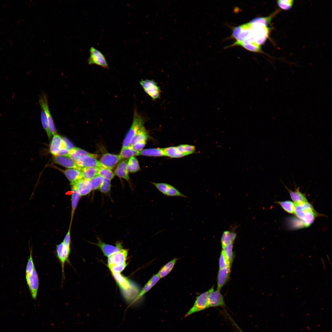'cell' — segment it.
<instances>
[{"label":"cell","instance_id":"6da1fadb","mask_svg":"<svg viewBox=\"0 0 332 332\" xmlns=\"http://www.w3.org/2000/svg\"><path fill=\"white\" fill-rule=\"evenodd\" d=\"M294 214L304 223L305 226H309L317 216V213L312 205L307 202H298L294 203Z\"/></svg>","mask_w":332,"mask_h":332},{"label":"cell","instance_id":"7a4b0ae2","mask_svg":"<svg viewBox=\"0 0 332 332\" xmlns=\"http://www.w3.org/2000/svg\"><path fill=\"white\" fill-rule=\"evenodd\" d=\"M145 122L144 118L137 111H134L132 124L129 129L123 142L121 149L129 146L131 140L135 135L144 126Z\"/></svg>","mask_w":332,"mask_h":332},{"label":"cell","instance_id":"3957f363","mask_svg":"<svg viewBox=\"0 0 332 332\" xmlns=\"http://www.w3.org/2000/svg\"><path fill=\"white\" fill-rule=\"evenodd\" d=\"M249 22L252 30L254 42L260 45L264 43L268 38L270 29L267 25L251 21Z\"/></svg>","mask_w":332,"mask_h":332},{"label":"cell","instance_id":"277c9868","mask_svg":"<svg viewBox=\"0 0 332 332\" xmlns=\"http://www.w3.org/2000/svg\"><path fill=\"white\" fill-rule=\"evenodd\" d=\"M213 290V288H211L197 297L193 306L185 314L184 317L209 308L208 295L209 292Z\"/></svg>","mask_w":332,"mask_h":332},{"label":"cell","instance_id":"5b68a950","mask_svg":"<svg viewBox=\"0 0 332 332\" xmlns=\"http://www.w3.org/2000/svg\"><path fill=\"white\" fill-rule=\"evenodd\" d=\"M157 189L164 195L168 197H181L188 198L173 186L166 183L151 182Z\"/></svg>","mask_w":332,"mask_h":332},{"label":"cell","instance_id":"8992f818","mask_svg":"<svg viewBox=\"0 0 332 332\" xmlns=\"http://www.w3.org/2000/svg\"><path fill=\"white\" fill-rule=\"evenodd\" d=\"M140 83L144 91L153 100L159 97L160 90L157 84L153 80H142Z\"/></svg>","mask_w":332,"mask_h":332},{"label":"cell","instance_id":"52a82bcc","mask_svg":"<svg viewBox=\"0 0 332 332\" xmlns=\"http://www.w3.org/2000/svg\"><path fill=\"white\" fill-rule=\"evenodd\" d=\"M90 56L88 60L89 65L95 64L103 68L109 69V65L104 54L93 47L89 49Z\"/></svg>","mask_w":332,"mask_h":332},{"label":"cell","instance_id":"ba28073f","mask_svg":"<svg viewBox=\"0 0 332 332\" xmlns=\"http://www.w3.org/2000/svg\"><path fill=\"white\" fill-rule=\"evenodd\" d=\"M56 251L57 257L61 265L62 277L64 278L65 264L66 262H69V258L70 252V246L65 245L62 242L57 245Z\"/></svg>","mask_w":332,"mask_h":332},{"label":"cell","instance_id":"9c48e42d","mask_svg":"<svg viewBox=\"0 0 332 332\" xmlns=\"http://www.w3.org/2000/svg\"><path fill=\"white\" fill-rule=\"evenodd\" d=\"M39 103L41 109L44 111L48 122L49 127L52 135L56 134V130L49 109L47 97L45 94L43 93L40 96Z\"/></svg>","mask_w":332,"mask_h":332},{"label":"cell","instance_id":"30bf717a","mask_svg":"<svg viewBox=\"0 0 332 332\" xmlns=\"http://www.w3.org/2000/svg\"><path fill=\"white\" fill-rule=\"evenodd\" d=\"M26 278L32 297L36 299L39 286V279L35 268L29 276Z\"/></svg>","mask_w":332,"mask_h":332},{"label":"cell","instance_id":"8fae6325","mask_svg":"<svg viewBox=\"0 0 332 332\" xmlns=\"http://www.w3.org/2000/svg\"><path fill=\"white\" fill-rule=\"evenodd\" d=\"M121 160L119 155L107 153L101 156L99 161L103 167L111 170Z\"/></svg>","mask_w":332,"mask_h":332},{"label":"cell","instance_id":"7c38bea8","mask_svg":"<svg viewBox=\"0 0 332 332\" xmlns=\"http://www.w3.org/2000/svg\"><path fill=\"white\" fill-rule=\"evenodd\" d=\"M208 301L209 307L225 306L223 297L220 290H213L210 291L208 295Z\"/></svg>","mask_w":332,"mask_h":332},{"label":"cell","instance_id":"4fadbf2b","mask_svg":"<svg viewBox=\"0 0 332 332\" xmlns=\"http://www.w3.org/2000/svg\"><path fill=\"white\" fill-rule=\"evenodd\" d=\"M128 254V250L123 249L108 257V266L119 265L126 262Z\"/></svg>","mask_w":332,"mask_h":332},{"label":"cell","instance_id":"5bb4252c","mask_svg":"<svg viewBox=\"0 0 332 332\" xmlns=\"http://www.w3.org/2000/svg\"><path fill=\"white\" fill-rule=\"evenodd\" d=\"M97 155L85 156L79 159L77 164L82 168L96 167L100 168L103 167L97 159Z\"/></svg>","mask_w":332,"mask_h":332},{"label":"cell","instance_id":"9a60e30c","mask_svg":"<svg viewBox=\"0 0 332 332\" xmlns=\"http://www.w3.org/2000/svg\"><path fill=\"white\" fill-rule=\"evenodd\" d=\"M93 244L98 247L104 255L107 257L123 249L121 243H118L116 246H114L105 243L99 238L98 239L97 243Z\"/></svg>","mask_w":332,"mask_h":332},{"label":"cell","instance_id":"2e32d148","mask_svg":"<svg viewBox=\"0 0 332 332\" xmlns=\"http://www.w3.org/2000/svg\"><path fill=\"white\" fill-rule=\"evenodd\" d=\"M54 162L65 167L81 170L82 167L70 158L64 156H54L53 159Z\"/></svg>","mask_w":332,"mask_h":332},{"label":"cell","instance_id":"e0dca14e","mask_svg":"<svg viewBox=\"0 0 332 332\" xmlns=\"http://www.w3.org/2000/svg\"><path fill=\"white\" fill-rule=\"evenodd\" d=\"M231 266L219 269L217 276V290H220L228 280L231 272Z\"/></svg>","mask_w":332,"mask_h":332},{"label":"cell","instance_id":"ac0fdd59","mask_svg":"<svg viewBox=\"0 0 332 332\" xmlns=\"http://www.w3.org/2000/svg\"><path fill=\"white\" fill-rule=\"evenodd\" d=\"M63 148H66L62 138L57 134L53 135L50 146V152L56 156L58 152Z\"/></svg>","mask_w":332,"mask_h":332},{"label":"cell","instance_id":"d6986e66","mask_svg":"<svg viewBox=\"0 0 332 332\" xmlns=\"http://www.w3.org/2000/svg\"><path fill=\"white\" fill-rule=\"evenodd\" d=\"M237 45L241 46L245 49L251 52L257 53L262 52L260 45L255 42H250L246 41H236L233 44L229 46L233 47Z\"/></svg>","mask_w":332,"mask_h":332},{"label":"cell","instance_id":"ffe728a7","mask_svg":"<svg viewBox=\"0 0 332 332\" xmlns=\"http://www.w3.org/2000/svg\"><path fill=\"white\" fill-rule=\"evenodd\" d=\"M65 175L69 180L70 184H72L77 181L82 179L81 170L75 169H69L63 170H60Z\"/></svg>","mask_w":332,"mask_h":332},{"label":"cell","instance_id":"44dd1931","mask_svg":"<svg viewBox=\"0 0 332 332\" xmlns=\"http://www.w3.org/2000/svg\"><path fill=\"white\" fill-rule=\"evenodd\" d=\"M128 161V160H126L120 162L116 168L114 173L119 177L124 178L129 181V172L127 166Z\"/></svg>","mask_w":332,"mask_h":332},{"label":"cell","instance_id":"7402d4cb","mask_svg":"<svg viewBox=\"0 0 332 332\" xmlns=\"http://www.w3.org/2000/svg\"><path fill=\"white\" fill-rule=\"evenodd\" d=\"M111 273L122 291L126 290L133 285L128 279L120 273Z\"/></svg>","mask_w":332,"mask_h":332},{"label":"cell","instance_id":"603a6c76","mask_svg":"<svg viewBox=\"0 0 332 332\" xmlns=\"http://www.w3.org/2000/svg\"><path fill=\"white\" fill-rule=\"evenodd\" d=\"M71 185L77 189L81 196L87 195L91 191L89 187L88 180L83 179Z\"/></svg>","mask_w":332,"mask_h":332},{"label":"cell","instance_id":"cb8c5ba5","mask_svg":"<svg viewBox=\"0 0 332 332\" xmlns=\"http://www.w3.org/2000/svg\"><path fill=\"white\" fill-rule=\"evenodd\" d=\"M160 279L157 273L153 275L139 293L135 302L140 298L144 294L150 290L158 282Z\"/></svg>","mask_w":332,"mask_h":332},{"label":"cell","instance_id":"d4e9b609","mask_svg":"<svg viewBox=\"0 0 332 332\" xmlns=\"http://www.w3.org/2000/svg\"><path fill=\"white\" fill-rule=\"evenodd\" d=\"M95 154L90 153L79 148L74 147L69 151L67 157L77 162L82 157L86 156L94 155Z\"/></svg>","mask_w":332,"mask_h":332},{"label":"cell","instance_id":"484cf974","mask_svg":"<svg viewBox=\"0 0 332 332\" xmlns=\"http://www.w3.org/2000/svg\"><path fill=\"white\" fill-rule=\"evenodd\" d=\"M149 138L150 136L148 131L144 127L140 129L133 137L130 145L137 142H146Z\"/></svg>","mask_w":332,"mask_h":332},{"label":"cell","instance_id":"4316f807","mask_svg":"<svg viewBox=\"0 0 332 332\" xmlns=\"http://www.w3.org/2000/svg\"><path fill=\"white\" fill-rule=\"evenodd\" d=\"M98 169L96 167L82 168L81 170L82 179L88 180L98 176Z\"/></svg>","mask_w":332,"mask_h":332},{"label":"cell","instance_id":"83f0119b","mask_svg":"<svg viewBox=\"0 0 332 332\" xmlns=\"http://www.w3.org/2000/svg\"><path fill=\"white\" fill-rule=\"evenodd\" d=\"M178 259L177 258H174L160 268L157 273L160 278L166 276L170 272Z\"/></svg>","mask_w":332,"mask_h":332},{"label":"cell","instance_id":"f1b7e54d","mask_svg":"<svg viewBox=\"0 0 332 332\" xmlns=\"http://www.w3.org/2000/svg\"><path fill=\"white\" fill-rule=\"evenodd\" d=\"M140 155L158 157L165 156L162 148H153L143 149L140 151Z\"/></svg>","mask_w":332,"mask_h":332},{"label":"cell","instance_id":"f546056e","mask_svg":"<svg viewBox=\"0 0 332 332\" xmlns=\"http://www.w3.org/2000/svg\"><path fill=\"white\" fill-rule=\"evenodd\" d=\"M236 237V234L229 231H224L221 238V245L223 248L231 243H233Z\"/></svg>","mask_w":332,"mask_h":332},{"label":"cell","instance_id":"4dcf8cb0","mask_svg":"<svg viewBox=\"0 0 332 332\" xmlns=\"http://www.w3.org/2000/svg\"><path fill=\"white\" fill-rule=\"evenodd\" d=\"M288 191L290 197L294 202H307V200L305 195L301 193L299 190V188H296L294 191H292L285 186Z\"/></svg>","mask_w":332,"mask_h":332},{"label":"cell","instance_id":"1f68e13d","mask_svg":"<svg viewBox=\"0 0 332 332\" xmlns=\"http://www.w3.org/2000/svg\"><path fill=\"white\" fill-rule=\"evenodd\" d=\"M140 155V151H136L129 146L121 149L119 155L122 160Z\"/></svg>","mask_w":332,"mask_h":332},{"label":"cell","instance_id":"d6a6232c","mask_svg":"<svg viewBox=\"0 0 332 332\" xmlns=\"http://www.w3.org/2000/svg\"><path fill=\"white\" fill-rule=\"evenodd\" d=\"M165 156L171 158H178L185 156L184 154L179 152L176 147H170L162 148Z\"/></svg>","mask_w":332,"mask_h":332},{"label":"cell","instance_id":"836d02e7","mask_svg":"<svg viewBox=\"0 0 332 332\" xmlns=\"http://www.w3.org/2000/svg\"><path fill=\"white\" fill-rule=\"evenodd\" d=\"M104 179L103 177L98 175L88 180V185L91 191L98 189Z\"/></svg>","mask_w":332,"mask_h":332},{"label":"cell","instance_id":"e575fe53","mask_svg":"<svg viewBox=\"0 0 332 332\" xmlns=\"http://www.w3.org/2000/svg\"><path fill=\"white\" fill-rule=\"evenodd\" d=\"M276 203L279 204L285 211L289 213L294 214L295 205L292 201L288 200L278 201Z\"/></svg>","mask_w":332,"mask_h":332},{"label":"cell","instance_id":"d590c367","mask_svg":"<svg viewBox=\"0 0 332 332\" xmlns=\"http://www.w3.org/2000/svg\"><path fill=\"white\" fill-rule=\"evenodd\" d=\"M127 166L128 172H136L140 169L138 162L134 156L129 158Z\"/></svg>","mask_w":332,"mask_h":332},{"label":"cell","instance_id":"8d00e7d4","mask_svg":"<svg viewBox=\"0 0 332 332\" xmlns=\"http://www.w3.org/2000/svg\"><path fill=\"white\" fill-rule=\"evenodd\" d=\"M233 243H230L223 248L225 255L229 264L231 265L234 258V253L233 251Z\"/></svg>","mask_w":332,"mask_h":332},{"label":"cell","instance_id":"74e56055","mask_svg":"<svg viewBox=\"0 0 332 332\" xmlns=\"http://www.w3.org/2000/svg\"><path fill=\"white\" fill-rule=\"evenodd\" d=\"M178 151L185 156L190 155L195 151V147L193 145L188 144H181L176 146Z\"/></svg>","mask_w":332,"mask_h":332},{"label":"cell","instance_id":"f35d334b","mask_svg":"<svg viewBox=\"0 0 332 332\" xmlns=\"http://www.w3.org/2000/svg\"><path fill=\"white\" fill-rule=\"evenodd\" d=\"M71 205L72 212L74 211L77 207L81 196L77 189L71 186Z\"/></svg>","mask_w":332,"mask_h":332},{"label":"cell","instance_id":"ab89813d","mask_svg":"<svg viewBox=\"0 0 332 332\" xmlns=\"http://www.w3.org/2000/svg\"><path fill=\"white\" fill-rule=\"evenodd\" d=\"M115 175L110 169L104 167L99 168L98 175L104 178L111 180L114 177Z\"/></svg>","mask_w":332,"mask_h":332},{"label":"cell","instance_id":"60d3db41","mask_svg":"<svg viewBox=\"0 0 332 332\" xmlns=\"http://www.w3.org/2000/svg\"><path fill=\"white\" fill-rule=\"evenodd\" d=\"M41 119L43 128L45 131L49 139L51 138L52 134L50 131L47 120L44 111L41 109Z\"/></svg>","mask_w":332,"mask_h":332},{"label":"cell","instance_id":"b9f144b4","mask_svg":"<svg viewBox=\"0 0 332 332\" xmlns=\"http://www.w3.org/2000/svg\"><path fill=\"white\" fill-rule=\"evenodd\" d=\"M32 250H30V256L28 259L26 270V278L28 277L35 268L32 257Z\"/></svg>","mask_w":332,"mask_h":332},{"label":"cell","instance_id":"7bdbcfd3","mask_svg":"<svg viewBox=\"0 0 332 332\" xmlns=\"http://www.w3.org/2000/svg\"><path fill=\"white\" fill-rule=\"evenodd\" d=\"M111 185V180L104 178L98 189L102 192L108 193L110 190Z\"/></svg>","mask_w":332,"mask_h":332},{"label":"cell","instance_id":"ee69618b","mask_svg":"<svg viewBox=\"0 0 332 332\" xmlns=\"http://www.w3.org/2000/svg\"><path fill=\"white\" fill-rule=\"evenodd\" d=\"M293 1L291 0H282L277 1L278 6L282 9L287 10L290 9L292 6Z\"/></svg>","mask_w":332,"mask_h":332},{"label":"cell","instance_id":"f6af8a7d","mask_svg":"<svg viewBox=\"0 0 332 332\" xmlns=\"http://www.w3.org/2000/svg\"><path fill=\"white\" fill-rule=\"evenodd\" d=\"M231 266L228 262L225 254L222 250L219 260V269H222Z\"/></svg>","mask_w":332,"mask_h":332},{"label":"cell","instance_id":"bcb514c9","mask_svg":"<svg viewBox=\"0 0 332 332\" xmlns=\"http://www.w3.org/2000/svg\"><path fill=\"white\" fill-rule=\"evenodd\" d=\"M127 264L126 262L119 265L108 266L111 273H120L125 268Z\"/></svg>","mask_w":332,"mask_h":332},{"label":"cell","instance_id":"7dc6e473","mask_svg":"<svg viewBox=\"0 0 332 332\" xmlns=\"http://www.w3.org/2000/svg\"><path fill=\"white\" fill-rule=\"evenodd\" d=\"M146 142H141L136 143L130 145V147L133 149L138 151H140L143 150L145 147Z\"/></svg>","mask_w":332,"mask_h":332},{"label":"cell","instance_id":"c3c4849f","mask_svg":"<svg viewBox=\"0 0 332 332\" xmlns=\"http://www.w3.org/2000/svg\"><path fill=\"white\" fill-rule=\"evenodd\" d=\"M62 139L66 149L70 150L74 147L71 142L67 138L64 137L62 138Z\"/></svg>","mask_w":332,"mask_h":332},{"label":"cell","instance_id":"681fc988","mask_svg":"<svg viewBox=\"0 0 332 332\" xmlns=\"http://www.w3.org/2000/svg\"><path fill=\"white\" fill-rule=\"evenodd\" d=\"M62 242L65 245L70 246V229L69 230L66 234Z\"/></svg>","mask_w":332,"mask_h":332},{"label":"cell","instance_id":"f907efd6","mask_svg":"<svg viewBox=\"0 0 332 332\" xmlns=\"http://www.w3.org/2000/svg\"><path fill=\"white\" fill-rule=\"evenodd\" d=\"M233 323L239 332H244L234 322Z\"/></svg>","mask_w":332,"mask_h":332}]
</instances>
